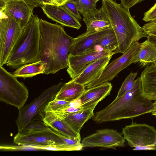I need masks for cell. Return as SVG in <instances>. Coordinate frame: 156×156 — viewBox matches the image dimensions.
Segmentation results:
<instances>
[{
  "label": "cell",
  "instance_id": "ba28073f",
  "mask_svg": "<svg viewBox=\"0 0 156 156\" xmlns=\"http://www.w3.org/2000/svg\"><path fill=\"white\" fill-rule=\"evenodd\" d=\"M140 47L141 43L138 41L133 44L121 56L108 64L99 78L85 86V88L88 89L112 80L122 70L135 63Z\"/></svg>",
  "mask_w": 156,
  "mask_h": 156
},
{
  "label": "cell",
  "instance_id": "2e32d148",
  "mask_svg": "<svg viewBox=\"0 0 156 156\" xmlns=\"http://www.w3.org/2000/svg\"><path fill=\"white\" fill-rule=\"evenodd\" d=\"M112 55L105 56L95 61L76 78L71 80L85 86L90 84L100 77Z\"/></svg>",
  "mask_w": 156,
  "mask_h": 156
},
{
  "label": "cell",
  "instance_id": "4316f807",
  "mask_svg": "<svg viewBox=\"0 0 156 156\" xmlns=\"http://www.w3.org/2000/svg\"><path fill=\"white\" fill-rule=\"evenodd\" d=\"M50 128L43 121L35 120L29 123L22 130L18 133L25 134L49 131Z\"/></svg>",
  "mask_w": 156,
  "mask_h": 156
},
{
  "label": "cell",
  "instance_id": "f546056e",
  "mask_svg": "<svg viewBox=\"0 0 156 156\" xmlns=\"http://www.w3.org/2000/svg\"><path fill=\"white\" fill-rule=\"evenodd\" d=\"M77 9L83 16L96 8L97 2L93 0H76Z\"/></svg>",
  "mask_w": 156,
  "mask_h": 156
},
{
  "label": "cell",
  "instance_id": "8992f818",
  "mask_svg": "<svg viewBox=\"0 0 156 156\" xmlns=\"http://www.w3.org/2000/svg\"><path fill=\"white\" fill-rule=\"evenodd\" d=\"M29 96L28 89L17 78L0 66V100L19 109L24 106Z\"/></svg>",
  "mask_w": 156,
  "mask_h": 156
},
{
  "label": "cell",
  "instance_id": "9c48e42d",
  "mask_svg": "<svg viewBox=\"0 0 156 156\" xmlns=\"http://www.w3.org/2000/svg\"><path fill=\"white\" fill-rule=\"evenodd\" d=\"M122 134L131 147L156 145V130L147 124L133 122L122 129Z\"/></svg>",
  "mask_w": 156,
  "mask_h": 156
},
{
  "label": "cell",
  "instance_id": "5b68a950",
  "mask_svg": "<svg viewBox=\"0 0 156 156\" xmlns=\"http://www.w3.org/2000/svg\"><path fill=\"white\" fill-rule=\"evenodd\" d=\"M64 84L60 82L48 88L31 102L18 109V117L16 120L18 132L32 121H43L45 116V109L46 106L55 99Z\"/></svg>",
  "mask_w": 156,
  "mask_h": 156
},
{
  "label": "cell",
  "instance_id": "7a4b0ae2",
  "mask_svg": "<svg viewBox=\"0 0 156 156\" xmlns=\"http://www.w3.org/2000/svg\"><path fill=\"white\" fill-rule=\"evenodd\" d=\"M154 102L142 95L140 77L132 88L122 97L115 99L103 109L95 113L93 120L98 123L133 119L152 111Z\"/></svg>",
  "mask_w": 156,
  "mask_h": 156
},
{
  "label": "cell",
  "instance_id": "e575fe53",
  "mask_svg": "<svg viewBox=\"0 0 156 156\" xmlns=\"http://www.w3.org/2000/svg\"><path fill=\"white\" fill-rule=\"evenodd\" d=\"M19 146L5 145L0 146V149L1 150L6 151H20V150H35L36 149L28 147L26 146H22L19 145Z\"/></svg>",
  "mask_w": 156,
  "mask_h": 156
},
{
  "label": "cell",
  "instance_id": "74e56055",
  "mask_svg": "<svg viewBox=\"0 0 156 156\" xmlns=\"http://www.w3.org/2000/svg\"><path fill=\"white\" fill-rule=\"evenodd\" d=\"M4 2H6L10 0H0ZM29 5L34 8L41 6L43 5L42 0H23Z\"/></svg>",
  "mask_w": 156,
  "mask_h": 156
},
{
  "label": "cell",
  "instance_id": "6da1fadb",
  "mask_svg": "<svg viewBox=\"0 0 156 156\" xmlns=\"http://www.w3.org/2000/svg\"><path fill=\"white\" fill-rule=\"evenodd\" d=\"M40 60L45 66L44 74H55L68 68V57L75 38L69 35L64 28L40 19Z\"/></svg>",
  "mask_w": 156,
  "mask_h": 156
},
{
  "label": "cell",
  "instance_id": "60d3db41",
  "mask_svg": "<svg viewBox=\"0 0 156 156\" xmlns=\"http://www.w3.org/2000/svg\"><path fill=\"white\" fill-rule=\"evenodd\" d=\"M151 113L152 115L156 116V100L154 102V108Z\"/></svg>",
  "mask_w": 156,
  "mask_h": 156
},
{
  "label": "cell",
  "instance_id": "cb8c5ba5",
  "mask_svg": "<svg viewBox=\"0 0 156 156\" xmlns=\"http://www.w3.org/2000/svg\"><path fill=\"white\" fill-rule=\"evenodd\" d=\"M46 124L53 130L64 136L81 140L80 134L75 132L64 119L55 121Z\"/></svg>",
  "mask_w": 156,
  "mask_h": 156
},
{
  "label": "cell",
  "instance_id": "4fadbf2b",
  "mask_svg": "<svg viewBox=\"0 0 156 156\" xmlns=\"http://www.w3.org/2000/svg\"><path fill=\"white\" fill-rule=\"evenodd\" d=\"M13 142L18 145L22 146L67 144L53 133L51 128L49 131L32 133L22 134L18 133L13 138Z\"/></svg>",
  "mask_w": 156,
  "mask_h": 156
},
{
  "label": "cell",
  "instance_id": "836d02e7",
  "mask_svg": "<svg viewBox=\"0 0 156 156\" xmlns=\"http://www.w3.org/2000/svg\"><path fill=\"white\" fill-rule=\"evenodd\" d=\"M147 35L156 37V20L145 24L142 27Z\"/></svg>",
  "mask_w": 156,
  "mask_h": 156
},
{
  "label": "cell",
  "instance_id": "44dd1931",
  "mask_svg": "<svg viewBox=\"0 0 156 156\" xmlns=\"http://www.w3.org/2000/svg\"><path fill=\"white\" fill-rule=\"evenodd\" d=\"M95 108H89L71 113L64 119L75 132L80 134L83 125L93 117Z\"/></svg>",
  "mask_w": 156,
  "mask_h": 156
},
{
  "label": "cell",
  "instance_id": "603a6c76",
  "mask_svg": "<svg viewBox=\"0 0 156 156\" xmlns=\"http://www.w3.org/2000/svg\"><path fill=\"white\" fill-rule=\"evenodd\" d=\"M14 71L12 75L17 78H30L40 74H44L45 65L40 60L37 62L24 64Z\"/></svg>",
  "mask_w": 156,
  "mask_h": 156
},
{
  "label": "cell",
  "instance_id": "f1b7e54d",
  "mask_svg": "<svg viewBox=\"0 0 156 156\" xmlns=\"http://www.w3.org/2000/svg\"><path fill=\"white\" fill-rule=\"evenodd\" d=\"M137 74V72H131L127 76L119 89L115 99L122 97L132 88L134 85L135 79Z\"/></svg>",
  "mask_w": 156,
  "mask_h": 156
},
{
  "label": "cell",
  "instance_id": "f35d334b",
  "mask_svg": "<svg viewBox=\"0 0 156 156\" xmlns=\"http://www.w3.org/2000/svg\"><path fill=\"white\" fill-rule=\"evenodd\" d=\"M133 150L134 151L142 150H156V145H151L142 147H134Z\"/></svg>",
  "mask_w": 156,
  "mask_h": 156
},
{
  "label": "cell",
  "instance_id": "4dcf8cb0",
  "mask_svg": "<svg viewBox=\"0 0 156 156\" xmlns=\"http://www.w3.org/2000/svg\"><path fill=\"white\" fill-rule=\"evenodd\" d=\"M71 103L64 100L54 99L48 103L45 110L46 112L62 109L71 106Z\"/></svg>",
  "mask_w": 156,
  "mask_h": 156
},
{
  "label": "cell",
  "instance_id": "5bb4252c",
  "mask_svg": "<svg viewBox=\"0 0 156 156\" xmlns=\"http://www.w3.org/2000/svg\"><path fill=\"white\" fill-rule=\"evenodd\" d=\"M112 27L91 34L85 33L75 38L69 50L72 55H80L94 49L96 42L108 33Z\"/></svg>",
  "mask_w": 156,
  "mask_h": 156
},
{
  "label": "cell",
  "instance_id": "3957f363",
  "mask_svg": "<svg viewBox=\"0 0 156 156\" xmlns=\"http://www.w3.org/2000/svg\"><path fill=\"white\" fill-rule=\"evenodd\" d=\"M103 8L108 16L116 37L118 47L114 54L123 53L134 43L148 35L131 16L129 10L113 0H102Z\"/></svg>",
  "mask_w": 156,
  "mask_h": 156
},
{
  "label": "cell",
  "instance_id": "d590c367",
  "mask_svg": "<svg viewBox=\"0 0 156 156\" xmlns=\"http://www.w3.org/2000/svg\"><path fill=\"white\" fill-rule=\"evenodd\" d=\"M121 4L125 8L129 10L131 7L144 0H121Z\"/></svg>",
  "mask_w": 156,
  "mask_h": 156
},
{
  "label": "cell",
  "instance_id": "9a60e30c",
  "mask_svg": "<svg viewBox=\"0 0 156 156\" xmlns=\"http://www.w3.org/2000/svg\"><path fill=\"white\" fill-rule=\"evenodd\" d=\"M41 8L47 17L62 26L78 30L81 27L79 20L62 5H43Z\"/></svg>",
  "mask_w": 156,
  "mask_h": 156
},
{
  "label": "cell",
  "instance_id": "e0dca14e",
  "mask_svg": "<svg viewBox=\"0 0 156 156\" xmlns=\"http://www.w3.org/2000/svg\"><path fill=\"white\" fill-rule=\"evenodd\" d=\"M112 88L111 83L107 82L86 89L80 98L79 106L83 109L95 107L100 101L110 94Z\"/></svg>",
  "mask_w": 156,
  "mask_h": 156
},
{
  "label": "cell",
  "instance_id": "7c38bea8",
  "mask_svg": "<svg viewBox=\"0 0 156 156\" xmlns=\"http://www.w3.org/2000/svg\"><path fill=\"white\" fill-rule=\"evenodd\" d=\"M34 8L23 0H0L1 15L14 19L23 29L34 15Z\"/></svg>",
  "mask_w": 156,
  "mask_h": 156
},
{
  "label": "cell",
  "instance_id": "30bf717a",
  "mask_svg": "<svg viewBox=\"0 0 156 156\" xmlns=\"http://www.w3.org/2000/svg\"><path fill=\"white\" fill-rule=\"evenodd\" d=\"M125 139L122 134L113 129L98 130L84 138L81 144L83 147H102L114 149L125 146Z\"/></svg>",
  "mask_w": 156,
  "mask_h": 156
},
{
  "label": "cell",
  "instance_id": "8fae6325",
  "mask_svg": "<svg viewBox=\"0 0 156 156\" xmlns=\"http://www.w3.org/2000/svg\"><path fill=\"white\" fill-rule=\"evenodd\" d=\"M114 54L113 52L96 49L80 55H74L69 53L68 57L67 72L72 79H74L95 61L103 57Z\"/></svg>",
  "mask_w": 156,
  "mask_h": 156
},
{
  "label": "cell",
  "instance_id": "ac0fdd59",
  "mask_svg": "<svg viewBox=\"0 0 156 156\" xmlns=\"http://www.w3.org/2000/svg\"><path fill=\"white\" fill-rule=\"evenodd\" d=\"M83 20L87 26L86 34H91L112 27L109 19L101 7L86 14Z\"/></svg>",
  "mask_w": 156,
  "mask_h": 156
},
{
  "label": "cell",
  "instance_id": "ab89813d",
  "mask_svg": "<svg viewBox=\"0 0 156 156\" xmlns=\"http://www.w3.org/2000/svg\"><path fill=\"white\" fill-rule=\"evenodd\" d=\"M147 39L152 43L156 48V37L151 35H148ZM156 65V61L153 63Z\"/></svg>",
  "mask_w": 156,
  "mask_h": 156
},
{
  "label": "cell",
  "instance_id": "52a82bcc",
  "mask_svg": "<svg viewBox=\"0 0 156 156\" xmlns=\"http://www.w3.org/2000/svg\"><path fill=\"white\" fill-rule=\"evenodd\" d=\"M0 19V66L6 64L22 29L13 18L1 15Z\"/></svg>",
  "mask_w": 156,
  "mask_h": 156
},
{
  "label": "cell",
  "instance_id": "b9f144b4",
  "mask_svg": "<svg viewBox=\"0 0 156 156\" xmlns=\"http://www.w3.org/2000/svg\"><path fill=\"white\" fill-rule=\"evenodd\" d=\"M93 0L95 1V2H97L98 1L100 0Z\"/></svg>",
  "mask_w": 156,
  "mask_h": 156
},
{
  "label": "cell",
  "instance_id": "83f0119b",
  "mask_svg": "<svg viewBox=\"0 0 156 156\" xmlns=\"http://www.w3.org/2000/svg\"><path fill=\"white\" fill-rule=\"evenodd\" d=\"M36 150H48L54 151H80V148L67 144H55L40 146L30 145L26 146Z\"/></svg>",
  "mask_w": 156,
  "mask_h": 156
},
{
  "label": "cell",
  "instance_id": "1f68e13d",
  "mask_svg": "<svg viewBox=\"0 0 156 156\" xmlns=\"http://www.w3.org/2000/svg\"><path fill=\"white\" fill-rule=\"evenodd\" d=\"M76 0H68L62 7L79 21L82 19L77 9Z\"/></svg>",
  "mask_w": 156,
  "mask_h": 156
},
{
  "label": "cell",
  "instance_id": "484cf974",
  "mask_svg": "<svg viewBox=\"0 0 156 156\" xmlns=\"http://www.w3.org/2000/svg\"><path fill=\"white\" fill-rule=\"evenodd\" d=\"M99 46L101 50L113 52L118 47L116 37L113 29L105 36L99 39L95 43L94 46Z\"/></svg>",
  "mask_w": 156,
  "mask_h": 156
},
{
  "label": "cell",
  "instance_id": "d6986e66",
  "mask_svg": "<svg viewBox=\"0 0 156 156\" xmlns=\"http://www.w3.org/2000/svg\"><path fill=\"white\" fill-rule=\"evenodd\" d=\"M140 77L142 95L151 100H156V65L152 63L147 65Z\"/></svg>",
  "mask_w": 156,
  "mask_h": 156
},
{
  "label": "cell",
  "instance_id": "8d00e7d4",
  "mask_svg": "<svg viewBox=\"0 0 156 156\" xmlns=\"http://www.w3.org/2000/svg\"><path fill=\"white\" fill-rule=\"evenodd\" d=\"M68 0H42L43 5L61 6L64 5Z\"/></svg>",
  "mask_w": 156,
  "mask_h": 156
},
{
  "label": "cell",
  "instance_id": "7402d4cb",
  "mask_svg": "<svg viewBox=\"0 0 156 156\" xmlns=\"http://www.w3.org/2000/svg\"><path fill=\"white\" fill-rule=\"evenodd\" d=\"M156 61V48L147 39L141 43L140 50L136 58L135 63L139 62L140 66H146Z\"/></svg>",
  "mask_w": 156,
  "mask_h": 156
},
{
  "label": "cell",
  "instance_id": "277c9868",
  "mask_svg": "<svg viewBox=\"0 0 156 156\" xmlns=\"http://www.w3.org/2000/svg\"><path fill=\"white\" fill-rule=\"evenodd\" d=\"M39 20L34 15L23 29L6 64L7 66L17 69L40 60Z\"/></svg>",
  "mask_w": 156,
  "mask_h": 156
},
{
  "label": "cell",
  "instance_id": "d6a6232c",
  "mask_svg": "<svg viewBox=\"0 0 156 156\" xmlns=\"http://www.w3.org/2000/svg\"><path fill=\"white\" fill-rule=\"evenodd\" d=\"M156 20V3L148 11L144 13L143 20L150 22Z\"/></svg>",
  "mask_w": 156,
  "mask_h": 156
},
{
  "label": "cell",
  "instance_id": "ffe728a7",
  "mask_svg": "<svg viewBox=\"0 0 156 156\" xmlns=\"http://www.w3.org/2000/svg\"><path fill=\"white\" fill-rule=\"evenodd\" d=\"M84 85L71 80L64 83L54 99L73 102L79 99L86 90Z\"/></svg>",
  "mask_w": 156,
  "mask_h": 156
},
{
  "label": "cell",
  "instance_id": "d4e9b609",
  "mask_svg": "<svg viewBox=\"0 0 156 156\" xmlns=\"http://www.w3.org/2000/svg\"><path fill=\"white\" fill-rule=\"evenodd\" d=\"M83 109L80 106L76 107L71 106L68 108L56 111H46L43 121L46 124L55 121L64 119L70 113Z\"/></svg>",
  "mask_w": 156,
  "mask_h": 156
}]
</instances>
